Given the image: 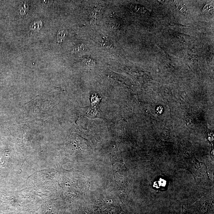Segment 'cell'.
<instances>
[{
    "instance_id": "obj_4",
    "label": "cell",
    "mask_w": 214,
    "mask_h": 214,
    "mask_svg": "<svg viewBox=\"0 0 214 214\" xmlns=\"http://www.w3.org/2000/svg\"><path fill=\"white\" fill-rule=\"evenodd\" d=\"M176 5L177 9L180 12H184L187 10V8L183 3L178 1L176 2Z\"/></svg>"
},
{
    "instance_id": "obj_5",
    "label": "cell",
    "mask_w": 214,
    "mask_h": 214,
    "mask_svg": "<svg viewBox=\"0 0 214 214\" xmlns=\"http://www.w3.org/2000/svg\"><path fill=\"white\" fill-rule=\"evenodd\" d=\"M163 106L161 105H159L157 107L156 110H155V112L158 115H161L163 112Z\"/></svg>"
},
{
    "instance_id": "obj_2",
    "label": "cell",
    "mask_w": 214,
    "mask_h": 214,
    "mask_svg": "<svg viewBox=\"0 0 214 214\" xmlns=\"http://www.w3.org/2000/svg\"><path fill=\"white\" fill-rule=\"evenodd\" d=\"M29 9V6L27 2H23L21 3L19 5V13L21 16H24L27 14Z\"/></svg>"
},
{
    "instance_id": "obj_3",
    "label": "cell",
    "mask_w": 214,
    "mask_h": 214,
    "mask_svg": "<svg viewBox=\"0 0 214 214\" xmlns=\"http://www.w3.org/2000/svg\"><path fill=\"white\" fill-rule=\"evenodd\" d=\"M43 26V23L41 20L35 22L30 25L29 29L31 31H39Z\"/></svg>"
},
{
    "instance_id": "obj_1",
    "label": "cell",
    "mask_w": 214,
    "mask_h": 214,
    "mask_svg": "<svg viewBox=\"0 0 214 214\" xmlns=\"http://www.w3.org/2000/svg\"><path fill=\"white\" fill-rule=\"evenodd\" d=\"M68 32L65 28H61L58 31L56 35L57 41L58 43L62 42L66 39Z\"/></svg>"
}]
</instances>
